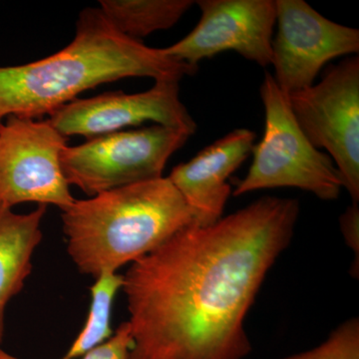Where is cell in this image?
<instances>
[{
    "mask_svg": "<svg viewBox=\"0 0 359 359\" xmlns=\"http://www.w3.org/2000/svg\"><path fill=\"white\" fill-rule=\"evenodd\" d=\"M299 202L266 197L216 223L192 224L123 276L129 359H244L245 320L289 247Z\"/></svg>",
    "mask_w": 359,
    "mask_h": 359,
    "instance_id": "1",
    "label": "cell"
},
{
    "mask_svg": "<svg viewBox=\"0 0 359 359\" xmlns=\"http://www.w3.org/2000/svg\"><path fill=\"white\" fill-rule=\"evenodd\" d=\"M197 68L129 39L100 8L80 13L74 39L49 57L0 67V124L9 116L51 115L82 92L130 77L181 81Z\"/></svg>",
    "mask_w": 359,
    "mask_h": 359,
    "instance_id": "2",
    "label": "cell"
},
{
    "mask_svg": "<svg viewBox=\"0 0 359 359\" xmlns=\"http://www.w3.org/2000/svg\"><path fill=\"white\" fill-rule=\"evenodd\" d=\"M61 219L71 259L95 278L135 263L195 224L192 210L164 177L75 200Z\"/></svg>",
    "mask_w": 359,
    "mask_h": 359,
    "instance_id": "3",
    "label": "cell"
},
{
    "mask_svg": "<svg viewBox=\"0 0 359 359\" xmlns=\"http://www.w3.org/2000/svg\"><path fill=\"white\" fill-rule=\"evenodd\" d=\"M264 109L263 138L252 148V162L238 182L235 197L259 190L297 188L323 201L339 199L344 179L332 158L314 147L295 121L287 94L266 72L259 88Z\"/></svg>",
    "mask_w": 359,
    "mask_h": 359,
    "instance_id": "4",
    "label": "cell"
},
{
    "mask_svg": "<svg viewBox=\"0 0 359 359\" xmlns=\"http://www.w3.org/2000/svg\"><path fill=\"white\" fill-rule=\"evenodd\" d=\"M191 135L162 125L115 132L67 146L61 168L67 183L86 195L162 178L167 162Z\"/></svg>",
    "mask_w": 359,
    "mask_h": 359,
    "instance_id": "5",
    "label": "cell"
},
{
    "mask_svg": "<svg viewBox=\"0 0 359 359\" xmlns=\"http://www.w3.org/2000/svg\"><path fill=\"white\" fill-rule=\"evenodd\" d=\"M309 142L334 161L353 203L359 202V58L332 66L318 83L287 95Z\"/></svg>",
    "mask_w": 359,
    "mask_h": 359,
    "instance_id": "6",
    "label": "cell"
},
{
    "mask_svg": "<svg viewBox=\"0 0 359 359\" xmlns=\"http://www.w3.org/2000/svg\"><path fill=\"white\" fill-rule=\"evenodd\" d=\"M67 142L48 120L7 117L0 124V207L37 203L68 209L75 199L61 168Z\"/></svg>",
    "mask_w": 359,
    "mask_h": 359,
    "instance_id": "7",
    "label": "cell"
},
{
    "mask_svg": "<svg viewBox=\"0 0 359 359\" xmlns=\"http://www.w3.org/2000/svg\"><path fill=\"white\" fill-rule=\"evenodd\" d=\"M273 77L287 95L314 84L332 59L358 53L359 30L328 20L302 0H276Z\"/></svg>",
    "mask_w": 359,
    "mask_h": 359,
    "instance_id": "8",
    "label": "cell"
},
{
    "mask_svg": "<svg viewBox=\"0 0 359 359\" xmlns=\"http://www.w3.org/2000/svg\"><path fill=\"white\" fill-rule=\"evenodd\" d=\"M201 18L192 32L164 49L192 67L204 59L235 51L262 67L271 65L276 11L273 0H201Z\"/></svg>",
    "mask_w": 359,
    "mask_h": 359,
    "instance_id": "9",
    "label": "cell"
},
{
    "mask_svg": "<svg viewBox=\"0 0 359 359\" xmlns=\"http://www.w3.org/2000/svg\"><path fill=\"white\" fill-rule=\"evenodd\" d=\"M179 84L156 81L152 88L139 93L114 91L75 99L49 115L48 122L67 138L79 135L87 140L145 122L182 130L192 136L197 123L180 98Z\"/></svg>",
    "mask_w": 359,
    "mask_h": 359,
    "instance_id": "10",
    "label": "cell"
},
{
    "mask_svg": "<svg viewBox=\"0 0 359 359\" xmlns=\"http://www.w3.org/2000/svg\"><path fill=\"white\" fill-rule=\"evenodd\" d=\"M256 137L252 130H233L174 168L168 178L192 210L195 224L209 226L223 217L231 194L229 180L252 154Z\"/></svg>",
    "mask_w": 359,
    "mask_h": 359,
    "instance_id": "11",
    "label": "cell"
},
{
    "mask_svg": "<svg viewBox=\"0 0 359 359\" xmlns=\"http://www.w3.org/2000/svg\"><path fill=\"white\" fill-rule=\"evenodd\" d=\"M47 205L28 214L0 207V346L4 337L7 304L20 294L32 273V257L42 240L41 223Z\"/></svg>",
    "mask_w": 359,
    "mask_h": 359,
    "instance_id": "12",
    "label": "cell"
},
{
    "mask_svg": "<svg viewBox=\"0 0 359 359\" xmlns=\"http://www.w3.org/2000/svg\"><path fill=\"white\" fill-rule=\"evenodd\" d=\"M101 11L125 36L139 40L175 25L195 4L190 0H101Z\"/></svg>",
    "mask_w": 359,
    "mask_h": 359,
    "instance_id": "13",
    "label": "cell"
},
{
    "mask_svg": "<svg viewBox=\"0 0 359 359\" xmlns=\"http://www.w3.org/2000/svg\"><path fill=\"white\" fill-rule=\"evenodd\" d=\"M122 285L123 276L116 273L110 271L97 276L95 283L90 287L91 304L86 323L63 358H82L112 337L111 311L116 294Z\"/></svg>",
    "mask_w": 359,
    "mask_h": 359,
    "instance_id": "14",
    "label": "cell"
},
{
    "mask_svg": "<svg viewBox=\"0 0 359 359\" xmlns=\"http://www.w3.org/2000/svg\"><path fill=\"white\" fill-rule=\"evenodd\" d=\"M280 359H359V320L339 325L320 346Z\"/></svg>",
    "mask_w": 359,
    "mask_h": 359,
    "instance_id": "15",
    "label": "cell"
},
{
    "mask_svg": "<svg viewBox=\"0 0 359 359\" xmlns=\"http://www.w3.org/2000/svg\"><path fill=\"white\" fill-rule=\"evenodd\" d=\"M132 344L130 327L126 321L118 327L109 339L90 351L81 359H129Z\"/></svg>",
    "mask_w": 359,
    "mask_h": 359,
    "instance_id": "16",
    "label": "cell"
},
{
    "mask_svg": "<svg viewBox=\"0 0 359 359\" xmlns=\"http://www.w3.org/2000/svg\"><path fill=\"white\" fill-rule=\"evenodd\" d=\"M340 230L346 245L353 250L358 262L359 255V205L353 203L339 218Z\"/></svg>",
    "mask_w": 359,
    "mask_h": 359,
    "instance_id": "17",
    "label": "cell"
},
{
    "mask_svg": "<svg viewBox=\"0 0 359 359\" xmlns=\"http://www.w3.org/2000/svg\"><path fill=\"white\" fill-rule=\"evenodd\" d=\"M0 359H20L18 358H16V356L11 355V354H9L8 353H6V351H4V349L0 347ZM65 359V358H62Z\"/></svg>",
    "mask_w": 359,
    "mask_h": 359,
    "instance_id": "18",
    "label": "cell"
}]
</instances>
